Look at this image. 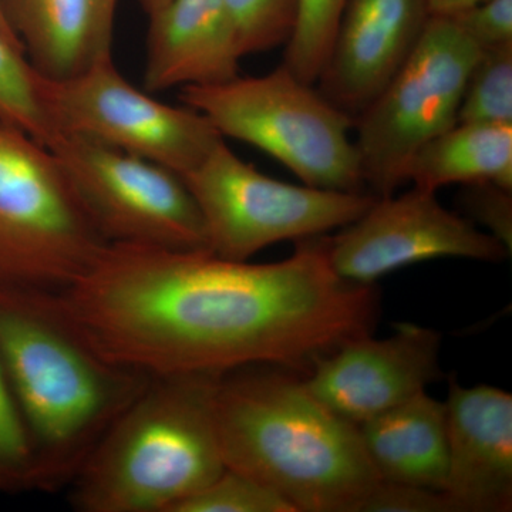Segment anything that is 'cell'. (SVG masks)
<instances>
[{"label": "cell", "mask_w": 512, "mask_h": 512, "mask_svg": "<svg viewBox=\"0 0 512 512\" xmlns=\"http://www.w3.org/2000/svg\"><path fill=\"white\" fill-rule=\"evenodd\" d=\"M323 235L284 261L107 244L60 301L94 348L148 376H222L245 367L309 372L350 339L372 335L375 285L345 281Z\"/></svg>", "instance_id": "cell-1"}, {"label": "cell", "mask_w": 512, "mask_h": 512, "mask_svg": "<svg viewBox=\"0 0 512 512\" xmlns=\"http://www.w3.org/2000/svg\"><path fill=\"white\" fill-rule=\"evenodd\" d=\"M0 362L43 493L69 487L153 377L94 348L59 293L18 286H0Z\"/></svg>", "instance_id": "cell-2"}, {"label": "cell", "mask_w": 512, "mask_h": 512, "mask_svg": "<svg viewBox=\"0 0 512 512\" xmlns=\"http://www.w3.org/2000/svg\"><path fill=\"white\" fill-rule=\"evenodd\" d=\"M212 417L225 467L282 495L295 512H363L382 483L359 427L289 370L254 366L218 376Z\"/></svg>", "instance_id": "cell-3"}, {"label": "cell", "mask_w": 512, "mask_h": 512, "mask_svg": "<svg viewBox=\"0 0 512 512\" xmlns=\"http://www.w3.org/2000/svg\"><path fill=\"white\" fill-rule=\"evenodd\" d=\"M217 377H151L66 488L74 510L175 512L220 476Z\"/></svg>", "instance_id": "cell-4"}, {"label": "cell", "mask_w": 512, "mask_h": 512, "mask_svg": "<svg viewBox=\"0 0 512 512\" xmlns=\"http://www.w3.org/2000/svg\"><path fill=\"white\" fill-rule=\"evenodd\" d=\"M180 100L222 137L259 148L302 184L365 192L352 137L355 119L284 64L264 76L238 74L227 82L183 87Z\"/></svg>", "instance_id": "cell-5"}, {"label": "cell", "mask_w": 512, "mask_h": 512, "mask_svg": "<svg viewBox=\"0 0 512 512\" xmlns=\"http://www.w3.org/2000/svg\"><path fill=\"white\" fill-rule=\"evenodd\" d=\"M106 245L55 154L0 121V286L63 291Z\"/></svg>", "instance_id": "cell-6"}, {"label": "cell", "mask_w": 512, "mask_h": 512, "mask_svg": "<svg viewBox=\"0 0 512 512\" xmlns=\"http://www.w3.org/2000/svg\"><path fill=\"white\" fill-rule=\"evenodd\" d=\"M183 180L200 208L208 249L232 261L346 227L377 198L275 180L239 158L225 138Z\"/></svg>", "instance_id": "cell-7"}, {"label": "cell", "mask_w": 512, "mask_h": 512, "mask_svg": "<svg viewBox=\"0 0 512 512\" xmlns=\"http://www.w3.org/2000/svg\"><path fill=\"white\" fill-rule=\"evenodd\" d=\"M480 50L446 16H431L412 55L355 119V146L365 185L386 197L406 183L414 154L457 124L458 109Z\"/></svg>", "instance_id": "cell-8"}, {"label": "cell", "mask_w": 512, "mask_h": 512, "mask_svg": "<svg viewBox=\"0 0 512 512\" xmlns=\"http://www.w3.org/2000/svg\"><path fill=\"white\" fill-rule=\"evenodd\" d=\"M36 87L49 130L47 143L56 134L83 138L183 177L224 138L197 110L171 106L138 90L111 55L69 79L37 74Z\"/></svg>", "instance_id": "cell-9"}, {"label": "cell", "mask_w": 512, "mask_h": 512, "mask_svg": "<svg viewBox=\"0 0 512 512\" xmlns=\"http://www.w3.org/2000/svg\"><path fill=\"white\" fill-rule=\"evenodd\" d=\"M46 147L107 244L210 251L200 208L181 175L83 138L56 134Z\"/></svg>", "instance_id": "cell-10"}, {"label": "cell", "mask_w": 512, "mask_h": 512, "mask_svg": "<svg viewBox=\"0 0 512 512\" xmlns=\"http://www.w3.org/2000/svg\"><path fill=\"white\" fill-rule=\"evenodd\" d=\"M436 195L413 187L397 197H377L338 234L323 235L335 274L353 284L375 285L390 272L431 259L501 262L511 255L498 239L447 210Z\"/></svg>", "instance_id": "cell-11"}, {"label": "cell", "mask_w": 512, "mask_h": 512, "mask_svg": "<svg viewBox=\"0 0 512 512\" xmlns=\"http://www.w3.org/2000/svg\"><path fill=\"white\" fill-rule=\"evenodd\" d=\"M441 335L400 323L389 338L350 339L316 360L302 377L323 406L359 424L399 406L441 376Z\"/></svg>", "instance_id": "cell-12"}, {"label": "cell", "mask_w": 512, "mask_h": 512, "mask_svg": "<svg viewBox=\"0 0 512 512\" xmlns=\"http://www.w3.org/2000/svg\"><path fill=\"white\" fill-rule=\"evenodd\" d=\"M430 18L427 0H346L315 86L356 119L402 69Z\"/></svg>", "instance_id": "cell-13"}, {"label": "cell", "mask_w": 512, "mask_h": 512, "mask_svg": "<svg viewBox=\"0 0 512 512\" xmlns=\"http://www.w3.org/2000/svg\"><path fill=\"white\" fill-rule=\"evenodd\" d=\"M447 478L456 512L512 510V394L448 382Z\"/></svg>", "instance_id": "cell-14"}, {"label": "cell", "mask_w": 512, "mask_h": 512, "mask_svg": "<svg viewBox=\"0 0 512 512\" xmlns=\"http://www.w3.org/2000/svg\"><path fill=\"white\" fill-rule=\"evenodd\" d=\"M148 18L147 93L207 86L238 76L242 57L227 0H170Z\"/></svg>", "instance_id": "cell-15"}, {"label": "cell", "mask_w": 512, "mask_h": 512, "mask_svg": "<svg viewBox=\"0 0 512 512\" xmlns=\"http://www.w3.org/2000/svg\"><path fill=\"white\" fill-rule=\"evenodd\" d=\"M119 0H0L3 16L39 76L63 80L111 55Z\"/></svg>", "instance_id": "cell-16"}, {"label": "cell", "mask_w": 512, "mask_h": 512, "mask_svg": "<svg viewBox=\"0 0 512 512\" xmlns=\"http://www.w3.org/2000/svg\"><path fill=\"white\" fill-rule=\"evenodd\" d=\"M357 427L380 480L444 493L446 404L421 392Z\"/></svg>", "instance_id": "cell-17"}, {"label": "cell", "mask_w": 512, "mask_h": 512, "mask_svg": "<svg viewBox=\"0 0 512 512\" xmlns=\"http://www.w3.org/2000/svg\"><path fill=\"white\" fill-rule=\"evenodd\" d=\"M406 183L431 192L454 184L512 191V126L457 123L414 154Z\"/></svg>", "instance_id": "cell-18"}, {"label": "cell", "mask_w": 512, "mask_h": 512, "mask_svg": "<svg viewBox=\"0 0 512 512\" xmlns=\"http://www.w3.org/2000/svg\"><path fill=\"white\" fill-rule=\"evenodd\" d=\"M457 123L512 126V43L480 50L467 79Z\"/></svg>", "instance_id": "cell-19"}, {"label": "cell", "mask_w": 512, "mask_h": 512, "mask_svg": "<svg viewBox=\"0 0 512 512\" xmlns=\"http://www.w3.org/2000/svg\"><path fill=\"white\" fill-rule=\"evenodd\" d=\"M346 0H296V19L285 45L284 66L316 84L332 46Z\"/></svg>", "instance_id": "cell-20"}, {"label": "cell", "mask_w": 512, "mask_h": 512, "mask_svg": "<svg viewBox=\"0 0 512 512\" xmlns=\"http://www.w3.org/2000/svg\"><path fill=\"white\" fill-rule=\"evenodd\" d=\"M37 73L22 46L0 29V121L46 146L45 116L37 97Z\"/></svg>", "instance_id": "cell-21"}, {"label": "cell", "mask_w": 512, "mask_h": 512, "mask_svg": "<svg viewBox=\"0 0 512 512\" xmlns=\"http://www.w3.org/2000/svg\"><path fill=\"white\" fill-rule=\"evenodd\" d=\"M241 57L286 45L296 19V0H227Z\"/></svg>", "instance_id": "cell-22"}, {"label": "cell", "mask_w": 512, "mask_h": 512, "mask_svg": "<svg viewBox=\"0 0 512 512\" xmlns=\"http://www.w3.org/2000/svg\"><path fill=\"white\" fill-rule=\"evenodd\" d=\"M175 512H295L282 495L247 474L225 467L220 476Z\"/></svg>", "instance_id": "cell-23"}, {"label": "cell", "mask_w": 512, "mask_h": 512, "mask_svg": "<svg viewBox=\"0 0 512 512\" xmlns=\"http://www.w3.org/2000/svg\"><path fill=\"white\" fill-rule=\"evenodd\" d=\"M35 467L25 424L0 362V494L33 491Z\"/></svg>", "instance_id": "cell-24"}, {"label": "cell", "mask_w": 512, "mask_h": 512, "mask_svg": "<svg viewBox=\"0 0 512 512\" xmlns=\"http://www.w3.org/2000/svg\"><path fill=\"white\" fill-rule=\"evenodd\" d=\"M478 50L512 43V0H484L453 16H446Z\"/></svg>", "instance_id": "cell-25"}, {"label": "cell", "mask_w": 512, "mask_h": 512, "mask_svg": "<svg viewBox=\"0 0 512 512\" xmlns=\"http://www.w3.org/2000/svg\"><path fill=\"white\" fill-rule=\"evenodd\" d=\"M463 204L474 221L487 228L488 234L512 249V191L495 184L466 185Z\"/></svg>", "instance_id": "cell-26"}, {"label": "cell", "mask_w": 512, "mask_h": 512, "mask_svg": "<svg viewBox=\"0 0 512 512\" xmlns=\"http://www.w3.org/2000/svg\"><path fill=\"white\" fill-rule=\"evenodd\" d=\"M363 512H456L440 491L392 483H380Z\"/></svg>", "instance_id": "cell-27"}, {"label": "cell", "mask_w": 512, "mask_h": 512, "mask_svg": "<svg viewBox=\"0 0 512 512\" xmlns=\"http://www.w3.org/2000/svg\"><path fill=\"white\" fill-rule=\"evenodd\" d=\"M484 0H427L431 16H453Z\"/></svg>", "instance_id": "cell-28"}, {"label": "cell", "mask_w": 512, "mask_h": 512, "mask_svg": "<svg viewBox=\"0 0 512 512\" xmlns=\"http://www.w3.org/2000/svg\"><path fill=\"white\" fill-rule=\"evenodd\" d=\"M138 2H140L141 8L144 9L147 16H151L153 13H156L158 9L163 8L165 3L170 2V0H138Z\"/></svg>", "instance_id": "cell-29"}, {"label": "cell", "mask_w": 512, "mask_h": 512, "mask_svg": "<svg viewBox=\"0 0 512 512\" xmlns=\"http://www.w3.org/2000/svg\"><path fill=\"white\" fill-rule=\"evenodd\" d=\"M0 29H2L3 32H5L6 35H8L10 37V39L15 40V42L19 43V45H20L19 40L16 39V36L13 35L12 30H10V28L8 26V23H6L5 16H3L2 8H0ZM20 46H22V45H20ZM22 49H23V47H22Z\"/></svg>", "instance_id": "cell-30"}]
</instances>
